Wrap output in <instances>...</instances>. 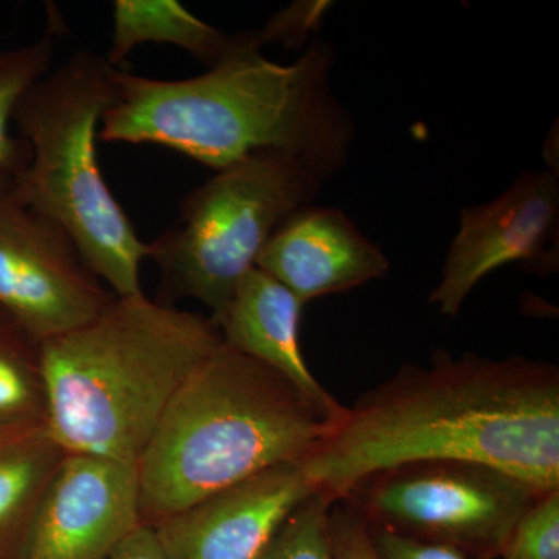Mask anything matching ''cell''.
<instances>
[{"label": "cell", "instance_id": "1", "mask_svg": "<svg viewBox=\"0 0 559 559\" xmlns=\"http://www.w3.org/2000/svg\"><path fill=\"white\" fill-rule=\"evenodd\" d=\"M481 463L546 492L559 488V370L509 356L439 349L364 393L305 460L319 492L337 502L411 463Z\"/></svg>", "mask_w": 559, "mask_h": 559}, {"label": "cell", "instance_id": "2", "mask_svg": "<svg viewBox=\"0 0 559 559\" xmlns=\"http://www.w3.org/2000/svg\"><path fill=\"white\" fill-rule=\"evenodd\" d=\"M334 51L312 43L289 64L267 60L252 33L204 73L157 80L117 69L98 128L106 143L157 145L215 171L261 151L305 162L320 179L344 170L355 124L331 84Z\"/></svg>", "mask_w": 559, "mask_h": 559}, {"label": "cell", "instance_id": "3", "mask_svg": "<svg viewBox=\"0 0 559 559\" xmlns=\"http://www.w3.org/2000/svg\"><path fill=\"white\" fill-rule=\"evenodd\" d=\"M213 320L145 294L114 297L43 342L47 426L61 450L138 465L168 404L219 347Z\"/></svg>", "mask_w": 559, "mask_h": 559}, {"label": "cell", "instance_id": "4", "mask_svg": "<svg viewBox=\"0 0 559 559\" xmlns=\"http://www.w3.org/2000/svg\"><path fill=\"white\" fill-rule=\"evenodd\" d=\"M336 428L293 382L221 342L173 396L138 463L140 518L160 524L286 462Z\"/></svg>", "mask_w": 559, "mask_h": 559}, {"label": "cell", "instance_id": "5", "mask_svg": "<svg viewBox=\"0 0 559 559\" xmlns=\"http://www.w3.org/2000/svg\"><path fill=\"white\" fill-rule=\"evenodd\" d=\"M117 69L105 55L76 50L22 95L13 127L31 159L13 187L28 207L68 231L116 296L127 297L143 293L148 242L140 240L98 164V128L116 100Z\"/></svg>", "mask_w": 559, "mask_h": 559}, {"label": "cell", "instance_id": "6", "mask_svg": "<svg viewBox=\"0 0 559 559\" xmlns=\"http://www.w3.org/2000/svg\"><path fill=\"white\" fill-rule=\"evenodd\" d=\"M323 180L305 162L261 151L216 171L180 202L179 221L148 242L162 304L193 299L215 320L280 224L314 202Z\"/></svg>", "mask_w": 559, "mask_h": 559}, {"label": "cell", "instance_id": "7", "mask_svg": "<svg viewBox=\"0 0 559 559\" xmlns=\"http://www.w3.org/2000/svg\"><path fill=\"white\" fill-rule=\"evenodd\" d=\"M540 495L506 471L439 460L370 477L342 502L369 528L448 547L468 559H496Z\"/></svg>", "mask_w": 559, "mask_h": 559}, {"label": "cell", "instance_id": "8", "mask_svg": "<svg viewBox=\"0 0 559 559\" xmlns=\"http://www.w3.org/2000/svg\"><path fill=\"white\" fill-rule=\"evenodd\" d=\"M116 297L60 224L17 198L0 173V308L36 340L79 329Z\"/></svg>", "mask_w": 559, "mask_h": 559}, {"label": "cell", "instance_id": "9", "mask_svg": "<svg viewBox=\"0 0 559 559\" xmlns=\"http://www.w3.org/2000/svg\"><path fill=\"white\" fill-rule=\"evenodd\" d=\"M559 179L550 170L524 171L496 200L463 207L441 277L429 304L457 318L473 289L511 263L551 271L558 261Z\"/></svg>", "mask_w": 559, "mask_h": 559}, {"label": "cell", "instance_id": "10", "mask_svg": "<svg viewBox=\"0 0 559 559\" xmlns=\"http://www.w3.org/2000/svg\"><path fill=\"white\" fill-rule=\"evenodd\" d=\"M140 524L138 465L66 452L16 559H108Z\"/></svg>", "mask_w": 559, "mask_h": 559}, {"label": "cell", "instance_id": "11", "mask_svg": "<svg viewBox=\"0 0 559 559\" xmlns=\"http://www.w3.org/2000/svg\"><path fill=\"white\" fill-rule=\"evenodd\" d=\"M314 492L304 462L280 463L154 530L170 559H263L290 514Z\"/></svg>", "mask_w": 559, "mask_h": 559}, {"label": "cell", "instance_id": "12", "mask_svg": "<svg viewBox=\"0 0 559 559\" xmlns=\"http://www.w3.org/2000/svg\"><path fill=\"white\" fill-rule=\"evenodd\" d=\"M257 267L307 305L384 278L390 263L347 213L311 204L280 224Z\"/></svg>", "mask_w": 559, "mask_h": 559}, {"label": "cell", "instance_id": "13", "mask_svg": "<svg viewBox=\"0 0 559 559\" xmlns=\"http://www.w3.org/2000/svg\"><path fill=\"white\" fill-rule=\"evenodd\" d=\"M304 307L299 297L255 266L241 278L226 310L213 323L229 347L278 371L337 426L347 407L320 384L301 353Z\"/></svg>", "mask_w": 559, "mask_h": 559}, {"label": "cell", "instance_id": "14", "mask_svg": "<svg viewBox=\"0 0 559 559\" xmlns=\"http://www.w3.org/2000/svg\"><path fill=\"white\" fill-rule=\"evenodd\" d=\"M64 454L47 425L0 430V559H16Z\"/></svg>", "mask_w": 559, "mask_h": 559}, {"label": "cell", "instance_id": "15", "mask_svg": "<svg viewBox=\"0 0 559 559\" xmlns=\"http://www.w3.org/2000/svg\"><path fill=\"white\" fill-rule=\"evenodd\" d=\"M143 44L178 47L212 68L229 53L234 35L202 21L178 0H116L106 60L119 68Z\"/></svg>", "mask_w": 559, "mask_h": 559}, {"label": "cell", "instance_id": "16", "mask_svg": "<svg viewBox=\"0 0 559 559\" xmlns=\"http://www.w3.org/2000/svg\"><path fill=\"white\" fill-rule=\"evenodd\" d=\"M47 425L43 342L0 308V430Z\"/></svg>", "mask_w": 559, "mask_h": 559}, {"label": "cell", "instance_id": "17", "mask_svg": "<svg viewBox=\"0 0 559 559\" xmlns=\"http://www.w3.org/2000/svg\"><path fill=\"white\" fill-rule=\"evenodd\" d=\"M66 33L57 7H47L43 36L21 46L0 49V173L16 176L31 159L27 143L13 134V114L33 84L53 68L58 40Z\"/></svg>", "mask_w": 559, "mask_h": 559}, {"label": "cell", "instance_id": "18", "mask_svg": "<svg viewBox=\"0 0 559 559\" xmlns=\"http://www.w3.org/2000/svg\"><path fill=\"white\" fill-rule=\"evenodd\" d=\"M333 500L314 492L290 514L263 559H336L330 533Z\"/></svg>", "mask_w": 559, "mask_h": 559}, {"label": "cell", "instance_id": "19", "mask_svg": "<svg viewBox=\"0 0 559 559\" xmlns=\"http://www.w3.org/2000/svg\"><path fill=\"white\" fill-rule=\"evenodd\" d=\"M500 557L559 559V488L543 492L525 510Z\"/></svg>", "mask_w": 559, "mask_h": 559}, {"label": "cell", "instance_id": "20", "mask_svg": "<svg viewBox=\"0 0 559 559\" xmlns=\"http://www.w3.org/2000/svg\"><path fill=\"white\" fill-rule=\"evenodd\" d=\"M330 533L336 559H380L366 522L341 500L331 506Z\"/></svg>", "mask_w": 559, "mask_h": 559}, {"label": "cell", "instance_id": "21", "mask_svg": "<svg viewBox=\"0 0 559 559\" xmlns=\"http://www.w3.org/2000/svg\"><path fill=\"white\" fill-rule=\"evenodd\" d=\"M369 532L380 559H468L457 550L406 538L385 530L369 528Z\"/></svg>", "mask_w": 559, "mask_h": 559}, {"label": "cell", "instance_id": "22", "mask_svg": "<svg viewBox=\"0 0 559 559\" xmlns=\"http://www.w3.org/2000/svg\"><path fill=\"white\" fill-rule=\"evenodd\" d=\"M108 559H170L154 527L140 524Z\"/></svg>", "mask_w": 559, "mask_h": 559}]
</instances>
